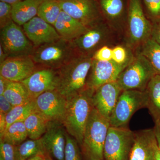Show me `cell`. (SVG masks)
<instances>
[{
  "label": "cell",
  "mask_w": 160,
  "mask_h": 160,
  "mask_svg": "<svg viewBox=\"0 0 160 160\" xmlns=\"http://www.w3.org/2000/svg\"><path fill=\"white\" fill-rule=\"evenodd\" d=\"M12 107L13 106L4 95H0V112L6 114Z\"/></svg>",
  "instance_id": "8d00e7d4"
},
{
  "label": "cell",
  "mask_w": 160,
  "mask_h": 160,
  "mask_svg": "<svg viewBox=\"0 0 160 160\" xmlns=\"http://www.w3.org/2000/svg\"><path fill=\"white\" fill-rule=\"evenodd\" d=\"M35 69V63L30 56L8 58L0 64V75L10 82H22Z\"/></svg>",
  "instance_id": "2e32d148"
},
{
  "label": "cell",
  "mask_w": 160,
  "mask_h": 160,
  "mask_svg": "<svg viewBox=\"0 0 160 160\" xmlns=\"http://www.w3.org/2000/svg\"><path fill=\"white\" fill-rule=\"evenodd\" d=\"M130 62L120 65L112 60L101 61L93 59L86 81V87L95 90L106 83L116 82Z\"/></svg>",
  "instance_id": "4fadbf2b"
},
{
  "label": "cell",
  "mask_w": 160,
  "mask_h": 160,
  "mask_svg": "<svg viewBox=\"0 0 160 160\" xmlns=\"http://www.w3.org/2000/svg\"><path fill=\"white\" fill-rule=\"evenodd\" d=\"M12 5L5 2H0V28L4 27L12 22Z\"/></svg>",
  "instance_id": "e575fe53"
},
{
  "label": "cell",
  "mask_w": 160,
  "mask_h": 160,
  "mask_svg": "<svg viewBox=\"0 0 160 160\" xmlns=\"http://www.w3.org/2000/svg\"><path fill=\"white\" fill-rule=\"evenodd\" d=\"M6 115L0 112V135H3L6 129Z\"/></svg>",
  "instance_id": "ab89813d"
},
{
  "label": "cell",
  "mask_w": 160,
  "mask_h": 160,
  "mask_svg": "<svg viewBox=\"0 0 160 160\" xmlns=\"http://www.w3.org/2000/svg\"><path fill=\"white\" fill-rule=\"evenodd\" d=\"M104 20L118 36H124L128 13V0H99Z\"/></svg>",
  "instance_id": "9a60e30c"
},
{
  "label": "cell",
  "mask_w": 160,
  "mask_h": 160,
  "mask_svg": "<svg viewBox=\"0 0 160 160\" xmlns=\"http://www.w3.org/2000/svg\"><path fill=\"white\" fill-rule=\"evenodd\" d=\"M158 144L153 129L135 132L134 142L129 160H154Z\"/></svg>",
  "instance_id": "ffe728a7"
},
{
  "label": "cell",
  "mask_w": 160,
  "mask_h": 160,
  "mask_svg": "<svg viewBox=\"0 0 160 160\" xmlns=\"http://www.w3.org/2000/svg\"><path fill=\"white\" fill-rule=\"evenodd\" d=\"M10 81L0 75V95H3Z\"/></svg>",
  "instance_id": "f35d334b"
},
{
  "label": "cell",
  "mask_w": 160,
  "mask_h": 160,
  "mask_svg": "<svg viewBox=\"0 0 160 160\" xmlns=\"http://www.w3.org/2000/svg\"><path fill=\"white\" fill-rule=\"evenodd\" d=\"M112 50V60L120 65L129 63L134 56V52L124 45H117Z\"/></svg>",
  "instance_id": "4dcf8cb0"
},
{
  "label": "cell",
  "mask_w": 160,
  "mask_h": 160,
  "mask_svg": "<svg viewBox=\"0 0 160 160\" xmlns=\"http://www.w3.org/2000/svg\"><path fill=\"white\" fill-rule=\"evenodd\" d=\"M17 146L1 140L0 160H18Z\"/></svg>",
  "instance_id": "836d02e7"
},
{
  "label": "cell",
  "mask_w": 160,
  "mask_h": 160,
  "mask_svg": "<svg viewBox=\"0 0 160 160\" xmlns=\"http://www.w3.org/2000/svg\"><path fill=\"white\" fill-rule=\"evenodd\" d=\"M135 51L144 55L150 62L157 74L160 75V45L151 38Z\"/></svg>",
  "instance_id": "484cf974"
},
{
  "label": "cell",
  "mask_w": 160,
  "mask_h": 160,
  "mask_svg": "<svg viewBox=\"0 0 160 160\" xmlns=\"http://www.w3.org/2000/svg\"><path fill=\"white\" fill-rule=\"evenodd\" d=\"M94 91L86 87L66 99L62 123L67 132L77 141L80 146L82 144L86 124L93 108L92 96Z\"/></svg>",
  "instance_id": "6da1fadb"
},
{
  "label": "cell",
  "mask_w": 160,
  "mask_h": 160,
  "mask_svg": "<svg viewBox=\"0 0 160 160\" xmlns=\"http://www.w3.org/2000/svg\"><path fill=\"white\" fill-rule=\"evenodd\" d=\"M151 38L160 45V22L153 25Z\"/></svg>",
  "instance_id": "74e56055"
},
{
  "label": "cell",
  "mask_w": 160,
  "mask_h": 160,
  "mask_svg": "<svg viewBox=\"0 0 160 160\" xmlns=\"http://www.w3.org/2000/svg\"><path fill=\"white\" fill-rule=\"evenodd\" d=\"M0 1L8 3L11 5H13L16 3L19 2H22L23 0H0Z\"/></svg>",
  "instance_id": "f6af8a7d"
},
{
  "label": "cell",
  "mask_w": 160,
  "mask_h": 160,
  "mask_svg": "<svg viewBox=\"0 0 160 160\" xmlns=\"http://www.w3.org/2000/svg\"><path fill=\"white\" fill-rule=\"evenodd\" d=\"M157 72L150 62L138 51L130 62L119 76L117 82L122 91L138 90L144 91Z\"/></svg>",
  "instance_id": "5b68a950"
},
{
  "label": "cell",
  "mask_w": 160,
  "mask_h": 160,
  "mask_svg": "<svg viewBox=\"0 0 160 160\" xmlns=\"http://www.w3.org/2000/svg\"><path fill=\"white\" fill-rule=\"evenodd\" d=\"M62 11L89 28L104 20L98 0H58Z\"/></svg>",
  "instance_id": "8fae6325"
},
{
  "label": "cell",
  "mask_w": 160,
  "mask_h": 160,
  "mask_svg": "<svg viewBox=\"0 0 160 160\" xmlns=\"http://www.w3.org/2000/svg\"><path fill=\"white\" fill-rule=\"evenodd\" d=\"M110 126L109 120L93 108L86 124L81 146L87 160H104V145Z\"/></svg>",
  "instance_id": "277c9868"
},
{
  "label": "cell",
  "mask_w": 160,
  "mask_h": 160,
  "mask_svg": "<svg viewBox=\"0 0 160 160\" xmlns=\"http://www.w3.org/2000/svg\"><path fill=\"white\" fill-rule=\"evenodd\" d=\"M92 61V56L78 54L57 69V91L67 99L86 88V81Z\"/></svg>",
  "instance_id": "7a4b0ae2"
},
{
  "label": "cell",
  "mask_w": 160,
  "mask_h": 160,
  "mask_svg": "<svg viewBox=\"0 0 160 160\" xmlns=\"http://www.w3.org/2000/svg\"><path fill=\"white\" fill-rule=\"evenodd\" d=\"M135 132L125 127L110 126L104 148L106 160H129L134 142Z\"/></svg>",
  "instance_id": "9c48e42d"
},
{
  "label": "cell",
  "mask_w": 160,
  "mask_h": 160,
  "mask_svg": "<svg viewBox=\"0 0 160 160\" xmlns=\"http://www.w3.org/2000/svg\"><path fill=\"white\" fill-rule=\"evenodd\" d=\"M24 123L29 138L37 140L41 138L45 134L48 122L34 111L26 118Z\"/></svg>",
  "instance_id": "d4e9b609"
},
{
  "label": "cell",
  "mask_w": 160,
  "mask_h": 160,
  "mask_svg": "<svg viewBox=\"0 0 160 160\" xmlns=\"http://www.w3.org/2000/svg\"><path fill=\"white\" fill-rule=\"evenodd\" d=\"M43 0H23L12 5V21L23 26L38 15L39 7Z\"/></svg>",
  "instance_id": "7402d4cb"
},
{
  "label": "cell",
  "mask_w": 160,
  "mask_h": 160,
  "mask_svg": "<svg viewBox=\"0 0 160 160\" xmlns=\"http://www.w3.org/2000/svg\"><path fill=\"white\" fill-rule=\"evenodd\" d=\"M46 156L43 154L38 155L32 157L27 160H45Z\"/></svg>",
  "instance_id": "7bdbcfd3"
},
{
  "label": "cell",
  "mask_w": 160,
  "mask_h": 160,
  "mask_svg": "<svg viewBox=\"0 0 160 160\" xmlns=\"http://www.w3.org/2000/svg\"><path fill=\"white\" fill-rule=\"evenodd\" d=\"M153 24L146 16L142 0H128L124 45L134 52L151 38Z\"/></svg>",
  "instance_id": "3957f363"
},
{
  "label": "cell",
  "mask_w": 160,
  "mask_h": 160,
  "mask_svg": "<svg viewBox=\"0 0 160 160\" xmlns=\"http://www.w3.org/2000/svg\"><path fill=\"white\" fill-rule=\"evenodd\" d=\"M23 28L34 48L52 42L61 38L54 26L38 16L23 25Z\"/></svg>",
  "instance_id": "ac0fdd59"
},
{
  "label": "cell",
  "mask_w": 160,
  "mask_h": 160,
  "mask_svg": "<svg viewBox=\"0 0 160 160\" xmlns=\"http://www.w3.org/2000/svg\"><path fill=\"white\" fill-rule=\"evenodd\" d=\"M146 16L153 25L160 22V0H142Z\"/></svg>",
  "instance_id": "1f68e13d"
},
{
  "label": "cell",
  "mask_w": 160,
  "mask_h": 160,
  "mask_svg": "<svg viewBox=\"0 0 160 160\" xmlns=\"http://www.w3.org/2000/svg\"><path fill=\"white\" fill-rule=\"evenodd\" d=\"M45 160H54L52 158L48 156H46V158H45Z\"/></svg>",
  "instance_id": "bcb514c9"
},
{
  "label": "cell",
  "mask_w": 160,
  "mask_h": 160,
  "mask_svg": "<svg viewBox=\"0 0 160 160\" xmlns=\"http://www.w3.org/2000/svg\"><path fill=\"white\" fill-rule=\"evenodd\" d=\"M7 58V56L4 51L2 46H0V64L2 63Z\"/></svg>",
  "instance_id": "b9f144b4"
},
{
  "label": "cell",
  "mask_w": 160,
  "mask_h": 160,
  "mask_svg": "<svg viewBox=\"0 0 160 160\" xmlns=\"http://www.w3.org/2000/svg\"><path fill=\"white\" fill-rule=\"evenodd\" d=\"M78 55L72 42L61 38L52 42L35 47L30 57L35 64L58 69Z\"/></svg>",
  "instance_id": "8992f818"
},
{
  "label": "cell",
  "mask_w": 160,
  "mask_h": 160,
  "mask_svg": "<svg viewBox=\"0 0 160 160\" xmlns=\"http://www.w3.org/2000/svg\"><path fill=\"white\" fill-rule=\"evenodd\" d=\"M79 146L77 141L66 132L65 160H82Z\"/></svg>",
  "instance_id": "d6a6232c"
},
{
  "label": "cell",
  "mask_w": 160,
  "mask_h": 160,
  "mask_svg": "<svg viewBox=\"0 0 160 160\" xmlns=\"http://www.w3.org/2000/svg\"><path fill=\"white\" fill-rule=\"evenodd\" d=\"M146 102L145 91L123 90L109 118L110 126L125 127L136 112L146 108Z\"/></svg>",
  "instance_id": "ba28073f"
},
{
  "label": "cell",
  "mask_w": 160,
  "mask_h": 160,
  "mask_svg": "<svg viewBox=\"0 0 160 160\" xmlns=\"http://www.w3.org/2000/svg\"><path fill=\"white\" fill-rule=\"evenodd\" d=\"M66 132L62 122H48L46 132L41 138L46 156L54 160H65Z\"/></svg>",
  "instance_id": "5bb4252c"
},
{
  "label": "cell",
  "mask_w": 160,
  "mask_h": 160,
  "mask_svg": "<svg viewBox=\"0 0 160 160\" xmlns=\"http://www.w3.org/2000/svg\"><path fill=\"white\" fill-rule=\"evenodd\" d=\"M118 36L104 20L88 28L85 33L71 42L78 54L92 56L103 46L114 47Z\"/></svg>",
  "instance_id": "52a82bcc"
},
{
  "label": "cell",
  "mask_w": 160,
  "mask_h": 160,
  "mask_svg": "<svg viewBox=\"0 0 160 160\" xmlns=\"http://www.w3.org/2000/svg\"><path fill=\"white\" fill-rule=\"evenodd\" d=\"M34 111V100L27 104L12 107L11 110L6 115V129L13 123L24 122Z\"/></svg>",
  "instance_id": "f546056e"
},
{
  "label": "cell",
  "mask_w": 160,
  "mask_h": 160,
  "mask_svg": "<svg viewBox=\"0 0 160 160\" xmlns=\"http://www.w3.org/2000/svg\"><path fill=\"white\" fill-rule=\"evenodd\" d=\"M61 38L72 42L88 30V28L63 11L54 26Z\"/></svg>",
  "instance_id": "44dd1931"
},
{
  "label": "cell",
  "mask_w": 160,
  "mask_h": 160,
  "mask_svg": "<svg viewBox=\"0 0 160 160\" xmlns=\"http://www.w3.org/2000/svg\"><path fill=\"white\" fill-rule=\"evenodd\" d=\"M18 160H27L35 156H46L41 138L28 140L17 146Z\"/></svg>",
  "instance_id": "f1b7e54d"
},
{
  "label": "cell",
  "mask_w": 160,
  "mask_h": 160,
  "mask_svg": "<svg viewBox=\"0 0 160 160\" xmlns=\"http://www.w3.org/2000/svg\"><path fill=\"white\" fill-rule=\"evenodd\" d=\"M146 107L155 123H160V75L153 77L145 90Z\"/></svg>",
  "instance_id": "603a6c76"
},
{
  "label": "cell",
  "mask_w": 160,
  "mask_h": 160,
  "mask_svg": "<svg viewBox=\"0 0 160 160\" xmlns=\"http://www.w3.org/2000/svg\"><path fill=\"white\" fill-rule=\"evenodd\" d=\"M13 107L24 105L33 101L25 85L21 82H10L4 94Z\"/></svg>",
  "instance_id": "cb8c5ba5"
},
{
  "label": "cell",
  "mask_w": 160,
  "mask_h": 160,
  "mask_svg": "<svg viewBox=\"0 0 160 160\" xmlns=\"http://www.w3.org/2000/svg\"><path fill=\"white\" fill-rule=\"evenodd\" d=\"M62 11L58 0H43L39 7L37 16L53 26Z\"/></svg>",
  "instance_id": "83f0119b"
},
{
  "label": "cell",
  "mask_w": 160,
  "mask_h": 160,
  "mask_svg": "<svg viewBox=\"0 0 160 160\" xmlns=\"http://www.w3.org/2000/svg\"><path fill=\"white\" fill-rule=\"evenodd\" d=\"M28 137L24 122H17L9 126L1 137V140L15 146L22 144Z\"/></svg>",
  "instance_id": "4316f807"
},
{
  "label": "cell",
  "mask_w": 160,
  "mask_h": 160,
  "mask_svg": "<svg viewBox=\"0 0 160 160\" xmlns=\"http://www.w3.org/2000/svg\"><path fill=\"white\" fill-rule=\"evenodd\" d=\"M7 58L31 56L34 46L13 21L1 29V45Z\"/></svg>",
  "instance_id": "30bf717a"
},
{
  "label": "cell",
  "mask_w": 160,
  "mask_h": 160,
  "mask_svg": "<svg viewBox=\"0 0 160 160\" xmlns=\"http://www.w3.org/2000/svg\"><path fill=\"white\" fill-rule=\"evenodd\" d=\"M122 91L116 81L100 86L92 95L93 108L109 120Z\"/></svg>",
  "instance_id": "d6986e66"
},
{
  "label": "cell",
  "mask_w": 160,
  "mask_h": 160,
  "mask_svg": "<svg viewBox=\"0 0 160 160\" xmlns=\"http://www.w3.org/2000/svg\"><path fill=\"white\" fill-rule=\"evenodd\" d=\"M154 160H160V148L158 146L155 151Z\"/></svg>",
  "instance_id": "ee69618b"
},
{
  "label": "cell",
  "mask_w": 160,
  "mask_h": 160,
  "mask_svg": "<svg viewBox=\"0 0 160 160\" xmlns=\"http://www.w3.org/2000/svg\"><path fill=\"white\" fill-rule=\"evenodd\" d=\"M112 48L109 46H103L95 52L92 58L97 61H106L112 60Z\"/></svg>",
  "instance_id": "d590c367"
},
{
  "label": "cell",
  "mask_w": 160,
  "mask_h": 160,
  "mask_svg": "<svg viewBox=\"0 0 160 160\" xmlns=\"http://www.w3.org/2000/svg\"><path fill=\"white\" fill-rule=\"evenodd\" d=\"M153 129L156 137L158 146L160 148V123H155Z\"/></svg>",
  "instance_id": "60d3db41"
},
{
  "label": "cell",
  "mask_w": 160,
  "mask_h": 160,
  "mask_svg": "<svg viewBox=\"0 0 160 160\" xmlns=\"http://www.w3.org/2000/svg\"><path fill=\"white\" fill-rule=\"evenodd\" d=\"M32 100L46 92L56 90L58 84L57 69L46 68L35 71L22 81Z\"/></svg>",
  "instance_id": "e0dca14e"
},
{
  "label": "cell",
  "mask_w": 160,
  "mask_h": 160,
  "mask_svg": "<svg viewBox=\"0 0 160 160\" xmlns=\"http://www.w3.org/2000/svg\"><path fill=\"white\" fill-rule=\"evenodd\" d=\"M67 100L56 90L46 92L34 100L35 112L49 122H62Z\"/></svg>",
  "instance_id": "7c38bea8"
}]
</instances>
